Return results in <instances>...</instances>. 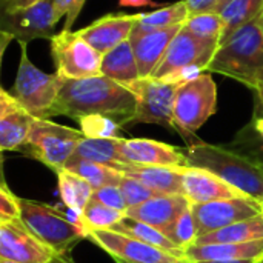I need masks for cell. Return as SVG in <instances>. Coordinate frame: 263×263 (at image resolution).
<instances>
[{
	"instance_id": "1",
	"label": "cell",
	"mask_w": 263,
	"mask_h": 263,
	"mask_svg": "<svg viewBox=\"0 0 263 263\" xmlns=\"http://www.w3.org/2000/svg\"><path fill=\"white\" fill-rule=\"evenodd\" d=\"M136 109L133 91L106 77L96 76L79 80H65L59 100L54 106V116H66L80 120L86 116H106L126 126Z\"/></svg>"
},
{
	"instance_id": "2",
	"label": "cell",
	"mask_w": 263,
	"mask_h": 263,
	"mask_svg": "<svg viewBox=\"0 0 263 263\" xmlns=\"http://www.w3.org/2000/svg\"><path fill=\"white\" fill-rule=\"evenodd\" d=\"M188 166L206 170L248 197L263 200V162L202 140L185 148Z\"/></svg>"
},
{
	"instance_id": "3",
	"label": "cell",
	"mask_w": 263,
	"mask_h": 263,
	"mask_svg": "<svg viewBox=\"0 0 263 263\" xmlns=\"http://www.w3.org/2000/svg\"><path fill=\"white\" fill-rule=\"evenodd\" d=\"M260 69H263V23L260 17L220 42L214 57L205 68L210 74L217 72L236 79L248 88Z\"/></svg>"
},
{
	"instance_id": "4",
	"label": "cell",
	"mask_w": 263,
	"mask_h": 263,
	"mask_svg": "<svg viewBox=\"0 0 263 263\" xmlns=\"http://www.w3.org/2000/svg\"><path fill=\"white\" fill-rule=\"evenodd\" d=\"M28 43H20V63L11 94L35 119L49 120L59 100L63 79L39 69L28 57Z\"/></svg>"
},
{
	"instance_id": "5",
	"label": "cell",
	"mask_w": 263,
	"mask_h": 263,
	"mask_svg": "<svg viewBox=\"0 0 263 263\" xmlns=\"http://www.w3.org/2000/svg\"><path fill=\"white\" fill-rule=\"evenodd\" d=\"M18 203L23 223L55 256H65L77 242L88 239L86 230L66 219L57 208L26 199H18Z\"/></svg>"
},
{
	"instance_id": "6",
	"label": "cell",
	"mask_w": 263,
	"mask_h": 263,
	"mask_svg": "<svg viewBox=\"0 0 263 263\" xmlns=\"http://www.w3.org/2000/svg\"><path fill=\"white\" fill-rule=\"evenodd\" d=\"M217 111V86L210 72L182 83L174 103V131L182 137H193Z\"/></svg>"
},
{
	"instance_id": "7",
	"label": "cell",
	"mask_w": 263,
	"mask_h": 263,
	"mask_svg": "<svg viewBox=\"0 0 263 263\" xmlns=\"http://www.w3.org/2000/svg\"><path fill=\"white\" fill-rule=\"evenodd\" d=\"M83 137L85 136L82 131L54 123L51 120L35 119L28 140L22 148L25 154L59 173L72 157Z\"/></svg>"
},
{
	"instance_id": "8",
	"label": "cell",
	"mask_w": 263,
	"mask_h": 263,
	"mask_svg": "<svg viewBox=\"0 0 263 263\" xmlns=\"http://www.w3.org/2000/svg\"><path fill=\"white\" fill-rule=\"evenodd\" d=\"M49 42L55 74L62 79L79 80L102 74L103 55L96 51L79 31L62 29Z\"/></svg>"
},
{
	"instance_id": "9",
	"label": "cell",
	"mask_w": 263,
	"mask_h": 263,
	"mask_svg": "<svg viewBox=\"0 0 263 263\" xmlns=\"http://www.w3.org/2000/svg\"><path fill=\"white\" fill-rule=\"evenodd\" d=\"M126 86L136 97V109L128 125L156 123L174 131V103L179 85L156 77H140Z\"/></svg>"
},
{
	"instance_id": "10",
	"label": "cell",
	"mask_w": 263,
	"mask_h": 263,
	"mask_svg": "<svg viewBox=\"0 0 263 263\" xmlns=\"http://www.w3.org/2000/svg\"><path fill=\"white\" fill-rule=\"evenodd\" d=\"M57 23L52 0H42L17 12L0 14V32L18 43H28L35 39L51 40L55 35L54 29Z\"/></svg>"
},
{
	"instance_id": "11",
	"label": "cell",
	"mask_w": 263,
	"mask_h": 263,
	"mask_svg": "<svg viewBox=\"0 0 263 263\" xmlns=\"http://www.w3.org/2000/svg\"><path fill=\"white\" fill-rule=\"evenodd\" d=\"M191 211L197 227V239L262 214L260 203L251 197H237L191 205Z\"/></svg>"
},
{
	"instance_id": "12",
	"label": "cell",
	"mask_w": 263,
	"mask_h": 263,
	"mask_svg": "<svg viewBox=\"0 0 263 263\" xmlns=\"http://www.w3.org/2000/svg\"><path fill=\"white\" fill-rule=\"evenodd\" d=\"M88 240L105 250L116 260L126 263H190L186 259L177 257L168 251L151 247L145 242L129 236L116 233L112 230L88 231Z\"/></svg>"
},
{
	"instance_id": "13",
	"label": "cell",
	"mask_w": 263,
	"mask_h": 263,
	"mask_svg": "<svg viewBox=\"0 0 263 263\" xmlns=\"http://www.w3.org/2000/svg\"><path fill=\"white\" fill-rule=\"evenodd\" d=\"M217 48H219V42L202 39L193 34L191 31H188L185 26H182V29L170 43V48L163 60L154 71L153 77L165 79L170 74L191 65H200L206 68V65L214 57Z\"/></svg>"
},
{
	"instance_id": "14",
	"label": "cell",
	"mask_w": 263,
	"mask_h": 263,
	"mask_svg": "<svg viewBox=\"0 0 263 263\" xmlns=\"http://www.w3.org/2000/svg\"><path fill=\"white\" fill-rule=\"evenodd\" d=\"M55 254L40 242L22 219L0 223V259L17 263H49Z\"/></svg>"
},
{
	"instance_id": "15",
	"label": "cell",
	"mask_w": 263,
	"mask_h": 263,
	"mask_svg": "<svg viewBox=\"0 0 263 263\" xmlns=\"http://www.w3.org/2000/svg\"><path fill=\"white\" fill-rule=\"evenodd\" d=\"M122 157L125 165L186 168L185 148H177L151 139H123Z\"/></svg>"
},
{
	"instance_id": "16",
	"label": "cell",
	"mask_w": 263,
	"mask_h": 263,
	"mask_svg": "<svg viewBox=\"0 0 263 263\" xmlns=\"http://www.w3.org/2000/svg\"><path fill=\"white\" fill-rule=\"evenodd\" d=\"M136 25V14L112 12L106 14L91 25L79 29V34L102 55L129 40Z\"/></svg>"
},
{
	"instance_id": "17",
	"label": "cell",
	"mask_w": 263,
	"mask_h": 263,
	"mask_svg": "<svg viewBox=\"0 0 263 263\" xmlns=\"http://www.w3.org/2000/svg\"><path fill=\"white\" fill-rule=\"evenodd\" d=\"M35 117L6 89H0V149H20L31 133Z\"/></svg>"
},
{
	"instance_id": "18",
	"label": "cell",
	"mask_w": 263,
	"mask_h": 263,
	"mask_svg": "<svg viewBox=\"0 0 263 263\" xmlns=\"http://www.w3.org/2000/svg\"><path fill=\"white\" fill-rule=\"evenodd\" d=\"M183 196L190 200L191 205L248 197L216 174L191 166H186L183 171Z\"/></svg>"
},
{
	"instance_id": "19",
	"label": "cell",
	"mask_w": 263,
	"mask_h": 263,
	"mask_svg": "<svg viewBox=\"0 0 263 263\" xmlns=\"http://www.w3.org/2000/svg\"><path fill=\"white\" fill-rule=\"evenodd\" d=\"M183 25H176L166 29L145 32V34H133L129 42L133 45V51L137 60L140 77H153L154 71L163 60L170 43L182 29Z\"/></svg>"
},
{
	"instance_id": "20",
	"label": "cell",
	"mask_w": 263,
	"mask_h": 263,
	"mask_svg": "<svg viewBox=\"0 0 263 263\" xmlns=\"http://www.w3.org/2000/svg\"><path fill=\"white\" fill-rule=\"evenodd\" d=\"M188 208H191V203L185 196H159L143 202L142 205L128 208L125 216L148 223L165 234V231Z\"/></svg>"
},
{
	"instance_id": "21",
	"label": "cell",
	"mask_w": 263,
	"mask_h": 263,
	"mask_svg": "<svg viewBox=\"0 0 263 263\" xmlns=\"http://www.w3.org/2000/svg\"><path fill=\"white\" fill-rule=\"evenodd\" d=\"M125 176L134 177L159 191L163 196H183V171L185 168L171 166H137L122 163L119 168Z\"/></svg>"
},
{
	"instance_id": "22",
	"label": "cell",
	"mask_w": 263,
	"mask_h": 263,
	"mask_svg": "<svg viewBox=\"0 0 263 263\" xmlns=\"http://www.w3.org/2000/svg\"><path fill=\"white\" fill-rule=\"evenodd\" d=\"M185 259L190 263L205 260H262L263 239L243 243H214L193 245L185 250Z\"/></svg>"
},
{
	"instance_id": "23",
	"label": "cell",
	"mask_w": 263,
	"mask_h": 263,
	"mask_svg": "<svg viewBox=\"0 0 263 263\" xmlns=\"http://www.w3.org/2000/svg\"><path fill=\"white\" fill-rule=\"evenodd\" d=\"M188 17H190V12H188V6L185 0L165 5L154 11L137 12L133 34H145V32L166 29L176 25H185Z\"/></svg>"
},
{
	"instance_id": "24",
	"label": "cell",
	"mask_w": 263,
	"mask_h": 263,
	"mask_svg": "<svg viewBox=\"0 0 263 263\" xmlns=\"http://www.w3.org/2000/svg\"><path fill=\"white\" fill-rule=\"evenodd\" d=\"M102 76H106L122 85H129L140 79L137 60L129 40L120 43L102 59Z\"/></svg>"
},
{
	"instance_id": "25",
	"label": "cell",
	"mask_w": 263,
	"mask_h": 263,
	"mask_svg": "<svg viewBox=\"0 0 263 263\" xmlns=\"http://www.w3.org/2000/svg\"><path fill=\"white\" fill-rule=\"evenodd\" d=\"M122 143H123L122 137H111V139L83 137L72 157L91 160L117 170L123 163Z\"/></svg>"
},
{
	"instance_id": "26",
	"label": "cell",
	"mask_w": 263,
	"mask_h": 263,
	"mask_svg": "<svg viewBox=\"0 0 263 263\" xmlns=\"http://www.w3.org/2000/svg\"><path fill=\"white\" fill-rule=\"evenodd\" d=\"M55 174H57L59 194L63 205L69 211L76 213L77 216H82L83 210L92 199L94 188L85 179L68 170H62Z\"/></svg>"
},
{
	"instance_id": "27",
	"label": "cell",
	"mask_w": 263,
	"mask_h": 263,
	"mask_svg": "<svg viewBox=\"0 0 263 263\" xmlns=\"http://www.w3.org/2000/svg\"><path fill=\"white\" fill-rule=\"evenodd\" d=\"M112 231L116 233H120V234H125V236H129L133 239H137L140 242H145L151 247H156V248H160L163 251H168L177 257H182L185 259V251L180 250L176 243H173L160 230L148 225V223H143L140 220H136V219H131L128 216H125L119 223H116L112 227Z\"/></svg>"
},
{
	"instance_id": "28",
	"label": "cell",
	"mask_w": 263,
	"mask_h": 263,
	"mask_svg": "<svg viewBox=\"0 0 263 263\" xmlns=\"http://www.w3.org/2000/svg\"><path fill=\"white\" fill-rule=\"evenodd\" d=\"M263 239V216H257L214 233L205 234L196 240L194 245H214V243H243Z\"/></svg>"
},
{
	"instance_id": "29",
	"label": "cell",
	"mask_w": 263,
	"mask_h": 263,
	"mask_svg": "<svg viewBox=\"0 0 263 263\" xmlns=\"http://www.w3.org/2000/svg\"><path fill=\"white\" fill-rule=\"evenodd\" d=\"M63 170H68L85 179L94 188V191L109 185H120L122 179L125 177V174L116 168L96 163L91 160L79 159V157H71Z\"/></svg>"
},
{
	"instance_id": "30",
	"label": "cell",
	"mask_w": 263,
	"mask_h": 263,
	"mask_svg": "<svg viewBox=\"0 0 263 263\" xmlns=\"http://www.w3.org/2000/svg\"><path fill=\"white\" fill-rule=\"evenodd\" d=\"M263 0H231L222 9L220 14L225 20V31L222 40H227L234 31L245 26L247 23L260 17Z\"/></svg>"
},
{
	"instance_id": "31",
	"label": "cell",
	"mask_w": 263,
	"mask_h": 263,
	"mask_svg": "<svg viewBox=\"0 0 263 263\" xmlns=\"http://www.w3.org/2000/svg\"><path fill=\"white\" fill-rule=\"evenodd\" d=\"M123 217L125 213L108 208L91 199V202L82 213V225L86 233L92 230H112V227L119 223Z\"/></svg>"
},
{
	"instance_id": "32",
	"label": "cell",
	"mask_w": 263,
	"mask_h": 263,
	"mask_svg": "<svg viewBox=\"0 0 263 263\" xmlns=\"http://www.w3.org/2000/svg\"><path fill=\"white\" fill-rule=\"evenodd\" d=\"M183 26L202 39L220 43L225 31V20L220 12H203L188 17Z\"/></svg>"
},
{
	"instance_id": "33",
	"label": "cell",
	"mask_w": 263,
	"mask_h": 263,
	"mask_svg": "<svg viewBox=\"0 0 263 263\" xmlns=\"http://www.w3.org/2000/svg\"><path fill=\"white\" fill-rule=\"evenodd\" d=\"M165 236L176 243L180 250H188L197 240V227L194 222V216L191 208H188L166 231Z\"/></svg>"
},
{
	"instance_id": "34",
	"label": "cell",
	"mask_w": 263,
	"mask_h": 263,
	"mask_svg": "<svg viewBox=\"0 0 263 263\" xmlns=\"http://www.w3.org/2000/svg\"><path fill=\"white\" fill-rule=\"evenodd\" d=\"M80 123V131L85 137L94 139H111L120 137L119 133L123 128L117 120L106 117V116H86L77 120Z\"/></svg>"
},
{
	"instance_id": "35",
	"label": "cell",
	"mask_w": 263,
	"mask_h": 263,
	"mask_svg": "<svg viewBox=\"0 0 263 263\" xmlns=\"http://www.w3.org/2000/svg\"><path fill=\"white\" fill-rule=\"evenodd\" d=\"M120 190H122V194L126 200V205L128 208H133V206H137V205H142L143 202L149 200V199H154V197H159V196H163L160 194L159 191H154L151 190L149 186H146L145 183H142L140 180L134 179V177H129V176H125L120 182Z\"/></svg>"
},
{
	"instance_id": "36",
	"label": "cell",
	"mask_w": 263,
	"mask_h": 263,
	"mask_svg": "<svg viewBox=\"0 0 263 263\" xmlns=\"http://www.w3.org/2000/svg\"><path fill=\"white\" fill-rule=\"evenodd\" d=\"M92 200H96V202H99L108 208L122 211V213H126V210H128L126 200H125L119 185H109V186H103L100 190H96L92 194Z\"/></svg>"
},
{
	"instance_id": "37",
	"label": "cell",
	"mask_w": 263,
	"mask_h": 263,
	"mask_svg": "<svg viewBox=\"0 0 263 263\" xmlns=\"http://www.w3.org/2000/svg\"><path fill=\"white\" fill-rule=\"evenodd\" d=\"M85 2L86 0H52L57 22H60L62 17H65V31H71L74 22L77 20L79 14L83 9Z\"/></svg>"
},
{
	"instance_id": "38",
	"label": "cell",
	"mask_w": 263,
	"mask_h": 263,
	"mask_svg": "<svg viewBox=\"0 0 263 263\" xmlns=\"http://www.w3.org/2000/svg\"><path fill=\"white\" fill-rule=\"evenodd\" d=\"M15 219H20L18 197H15L3 182L0 188V223L11 222Z\"/></svg>"
},
{
	"instance_id": "39",
	"label": "cell",
	"mask_w": 263,
	"mask_h": 263,
	"mask_svg": "<svg viewBox=\"0 0 263 263\" xmlns=\"http://www.w3.org/2000/svg\"><path fill=\"white\" fill-rule=\"evenodd\" d=\"M205 71L203 66L200 65H191V66H186V68H182L173 74H170L168 77L165 79H160L166 83H171V85H182V83H186V82H191L194 79H197L199 76H202Z\"/></svg>"
},
{
	"instance_id": "40",
	"label": "cell",
	"mask_w": 263,
	"mask_h": 263,
	"mask_svg": "<svg viewBox=\"0 0 263 263\" xmlns=\"http://www.w3.org/2000/svg\"><path fill=\"white\" fill-rule=\"evenodd\" d=\"M190 17L203 12H219L220 0H185Z\"/></svg>"
},
{
	"instance_id": "41",
	"label": "cell",
	"mask_w": 263,
	"mask_h": 263,
	"mask_svg": "<svg viewBox=\"0 0 263 263\" xmlns=\"http://www.w3.org/2000/svg\"><path fill=\"white\" fill-rule=\"evenodd\" d=\"M42 0H2L0 2V11L2 12H17L26 8H31L37 5Z\"/></svg>"
},
{
	"instance_id": "42",
	"label": "cell",
	"mask_w": 263,
	"mask_h": 263,
	"mask_svg": "<svg viewBox=\"0 0 263 263\" xmlns=\"http://www.w3.org/2000/svg\"><path fill=\"white\" fill-rule=\"evenodd\" d=\"M250 88L253 89L254 97H256V111L254 112L263 114V69L257 72V76L254 77Z\"/></svg>"
},
{
	"instance_id": "43",
	"label": "cell",
	"mask_w": 263,
	"mask_h": 263,
	"mask_svg": "<svg viewBox=\"0 0 263 263\" xmlns=\"http://www.w3.org/2000/svg\"><path fill=\"white\" fill-rule=\"evenodd\" d=\"M119 6L120 8H145V6L162 8L165 5H159L154 0H119Z\"/></svg>"
},
{
	"instance_id": "44",
	"label": "cell",
	"mask_w": 263,
	"mask_h": 263,
	"mask_svg": "<svg viewBox=\"0 0 263 263\" xmlns=\"http://www.w3.org/2000/svg\"><path fill=\"white\" fill-rule=\"evenodd\" d=\"M251 125H253L256 134L259 136V139L263 142V114L254 112V117H253V123Z\"/></svg>"
},
{
	"instance_id": "45",
	"label": "cell",
	"mask_w": 263,
	"mask_h": 263,
	"mask_svg": "<svg viewBox=\"0 0 263 263\" xmlns=\"http://www.w3.org/2000/svg\"><path fill=\"white\" fill-rule=\"evenodd\" d=\"M260 260L248 259V260H205V262H193V263H259Z\"/></svg>"
},
{
	"instance_id": "46",
	"label": "cell",
	"mask_w": 263,
	"mask_h": 263,
	"mask_svg": "<svg viewBox=\"0 0 263 263\" xmlns=\"http://www.w3.org/2000/svg\"><path fill=\"white\" fill-rule=\"evenodd\" d=\"M49 263H72V262H71L69 259H66L65 256H55V257H54V259H52Z\"/></svg>"
},
{
	"instance_id": "47",
	"label": "cell",
	"mask_w": 263,
	"mask_h": 263,
	"mask_svg": "<svg viewBox=\"0 0 263 263\" xmlns=\"http://www.w3.org/2000/svg\"><path fill=\"white\" fill-rule=\"evenodd\" d=\"M228 2H231V0H220V5H219V12H220V9L228 3Z\"/></svg>"
},
{
	"instance_id": "48",
	"label": "cell",
	"mask_w": 263,
	"mask_h": 263,
	"mask_svg": "<svg viewBox=\"0 0 263 263\" xmlns=\"http://www.w3.org/2000/svg\"><path fill=\"white\" fill-rule=\"evenodd\" d=\"M0 263H17V262H12V260H6V259H0Z\"/></svg>"
},
{
	"instance_id": "49",
	"label": "cell",
	"mask_w": 263,
	"mask_h": 263,
	"mask_svg": "<svg viewBox=\"0 0 263 263\" xmlns=\"http://www.w3.org/2000/svg\"><path fill=\"white\" fill-rule=\"evenodd\" d=\"M259 203H260V210H262V216H263V200H260Z\"/></svg>"
},
{
	"instance_id": "50",
	"label": "cell",
	"mask_w": 263,
	"mask_h": 263,
	"mask_svg": "<svg viewBox=\"0 0 263 263\" xmlns=\"http://www.w3.org/2000/svg\"><path fill=\"white\" fill-rule=\"evenodd\" d=\"M260 18H262V23H263V9H262V14H260Z\"/></svg>"
},
{
	"instance_id": "51",
	"label": "cell",
	"mask_w": 263,
	"mask_h": 263,
	"mask_svg": "<svg viewBox=\"0 0 263 263\" xmlns=\"http://www.w3.org/2000/svg\"><path fill=\"white\" fill-rule=\"evenodd\" d=\"M117 263H126V262H122V260H117Z\"/></svg>"
},
{
	"instance_id": "52",
	"label": "cell",
	"mask_w": 263,
	"mask_h": 263,
	"mask_svg": "<svg viewBox=\"0 0 263 263\" xmlns=\"http://www.w3.org/2000/svg\"><path fill=\"white\" fill-rule=\"evenodd\" d=\"M259 263H263V259H262V260H260V262H259Z\"/></svg>"
}]
</instances>
